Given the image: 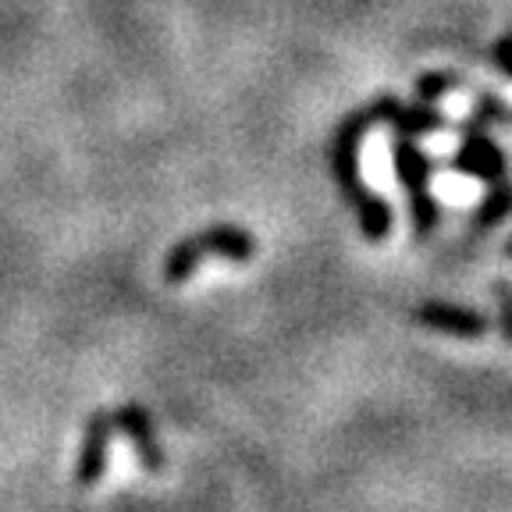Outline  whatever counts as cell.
<instances>
[{"instance_id":"1","label":"cell","mask_w":512,"mask_h":512,"mask_svg":"<svg viewBox=\"0 0 512 512\" xmlns=\"http://www.w3.org/2000/svg\"><path fill=\"white\" fill-rule=\"evenodd\" d=\"M374 121H377V111L370 107V111H363L360 118H352L349 125L338 132V139H335V175H338V182H342V189L352 196L356 210H360V221H363L367 239L381 242L384 235H388V228H392V210H388V203H384L377 192H370L367 185H363L360 164H356V143H360L363 128L374 125Z\"/></svg>"},{"instance_id":"10","label":"cell","mask_w":512,"mask_h":512,"mask_svg":"<svg viewBox=\"0 0 512 512\" xmlns=\"http://www.w3.org/2000/svg\"><path fill=\"white\" fill-rule=\"evenodd\" d=\"M509 253H512V246H509Z\"/></svg>"},{"instance_id":"9","label":"cell","mask_w":512,"mask_h":512,"mask_svg":"<svg viewBox=\"0 0 512 512\" xmlns=\"http://www.w3.org/2000/svg\"><path fill=\"white\" fill-rule=\"evenodd\" d=\"M498 296H502V306H505V335L512 338V296H509V288H498Z\"/></svg>"},{"instance_id":"5","label":"cell","mask_w":512,"mask_h":512,"mask_svg":"<svg viewBox=\"0 0 512 512\" xmlns=\"http://www.w3.org/2000/svg\"><path fill=\"white\" fill-rule=\"evenodd\" d=\"M114 438L111 413H93L86 420V431H82L79 459H75V484L79 488H93L107 463V445Z\"/></svg>"},{"instance_id":"4","label":"cell","mask_w":512,"mask_h":512,"mask_svg":"<svg viewBox=\"0 0 512 512\" xmlns=\"http://www.w3.org/2000/svg\"><path fill=\"white\" fill-rule=\"evenodd\" d=\"M111 427H114V434L132 441L136 459L146 470H164V452H160L157 434H153V416L146 413L143 406L128 402V406L111 409Z\"/></svg>"},{"instance_id":"2","label":"cell","mask_w":512,"mask_h":512,"mask_svg":"<svg viewBox=\"0 0 512 512\" xmlns=\"http://www.w3.org/2000/svg\"><path fill=\"white\" fill-rule=\"evenodd\" d=\"M256 253V239L235 224H214L207 232L189 235L178 246H171L168 260H164V281L168 285H182L203 260L210 256H221V260H235V264H246Z\"/></svg>"},{"instance_id":"7","label":"cell","mask_w":512,"mask_h":512,"mask_svg":"<svg viewBox=\"0 0 512 512\" xmlns=\"http://www.w3.org/2000/svg\"><path fill=\"white\" fill-rule=\"evenodd\" d=\"M459 168H463L466 175L491 178V182H498V178H502V171H505V160H502V153L491 146V139L470 136L466 150L459 153Z\"/></svg>"},{"instance_id":"6","label":"cell","mask_w":512,"mask_h":512,"mask_svg":"<svg viewBox=\"0 0 512 512\" xmlns=\"http://www.w3.org/2000/svg\"><path fill=\"white\" fill-rule=\"evenodd\" d=\"M416 320L434 331H445V335H459V338H480L491 328L488 317L459 310V306H445V303H424L416 310Z\"/></svg>"},{"instance_id":"8","label":"cell","mask_w":512,"mask_h":512,"mask_svg":"<svg viewBox=\"0 0 512 512\" xmlns=\"http://www.w3.org/2000/svg\"><path fill=\"white\" fill-rule=\"evenodd\" d=\"M495 57H498V64H502L505 72H512V40H502L495 47Z\"/></svg>"},{"instance_id":"3","label":"cell","mask_w":512,"mask_h":512,"mask_svg":"<svg viewBox=\"0 0 512 512\" xmlns=\"http://www.w3.org/2000/svg\"><path fill=\"white\" fill-rule=\"evenodd\" d=\"M395 168H399V178L409 192V203H413L416 235L427 239V232H431L434 221H438L434 200H431V160L416 150L409 139H402V143H395Z\"/></svg>"}]
</instances>
